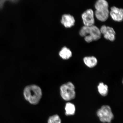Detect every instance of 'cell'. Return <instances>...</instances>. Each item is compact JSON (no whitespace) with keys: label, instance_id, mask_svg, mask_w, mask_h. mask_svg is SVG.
<instances>
[{"label":"cell","instance_id":"obj_5","mask_svg":"<svg viewBox=\"0 0 123 123\" xmlns=\"http://www.w3.org/2000/svg\"><path fill=\"white\" fill-rule=\"evenodd\" d=\"M97 115L101 122L110 123L113 119L114 115L110 106L104 105L97 112Z\"/></svg>","mask_w":123,"mask_h":123},{"label":"cell","instance_id":"obj_14","mask_svg":"<svg viewBox=\"0 0 123 123\" xmlns=\"http://www.w3.org/2000/svg\"><path fill=\"white\" fill-rule=\"evenodd\" d=\"M48 123H61V120L59 116L55 115L49 118Z\"/></svg>","mask_w":123,"mask_h":123},{"label":"cell","instance_id":"obj_13","mask_svg":"<svg viewBox=\"0 0 123 123\" xmlns=\"http://www.w3.org/2000/svg\"><path fill=\"white\" fill-rule=\"evenodd\" d=\"M65 114L66 115H71L74 114L76 108L74 104L70 102L67 103L65 107Z\"/></svg>","mask_w":123,"mask_h":123},{"label":"cell","instance_id":"obj_2","mask_svg":"<svg viewBox=\"0 0 123 123\" xmlns=\"http://www.w3.org/2000/svg\"><path fill=\"white\" fill-rule=\"evenodd\" d=\"M79 34L81 36L84 37L85 40L88 43L98 40L100 38L101 35L100 29L94 25L84 26L81 27Z\"/></svg>","mask_w":123,"mask_h":123},{"label":"cell","instance_id":"obj_8","mask_svg":"<svg viewBox=\"0 0 123 123\" xmlns=\"http://www.w3.org/2000/svg\"><path fill=\"white\" fill-rule=\"evenodd\" d=\"M110 14L112 19L115 21L120 22L123 20V10L115 6L111 7Z\"/></svg>","mask_w":123,"mask_h":123},{"label":"cell","instance_id":"obj_15","mask_svg":"<svg viewBox=\"0 0 123 123\" xmlns=\"http://www.w3.org/2000/svg\"><path fill=\"white\" fill-rule=\"evenodd\" d=\"M20 0H0V10L2 9L4 7L6 1L12 3H16L18 2Z\"/></svg>","mask_w":123,"mask_h":123},{"label":"cell","instance_id":"obj_9","mask_svg":"<svg viewBox=\"0 0 123 123\" xmlns=\"http://www.w3.org/2000/svg\"><path fill=\"white\" fill-rule=\"evenodd\" d=\"M61 24L67 28L71 27L74 25L75 20L74 18L69 14H65L62 17Z\"/></svg>","mask_w":123,"mask_h":123},{"label":"cell","instance_id":"obj_11","mask_svg":"<svg viewBox=\"0 0 123 123\" xmlns=\"http://www.w3.org/2000/svg\"><path fill=\"white\" fill-rule=\"evenodd\" d=\"M60 56L62 59L67 60L71 57L72 53L71 51L66 47H63L59 53Z\"/></svg>","mask_w":123,"mask_h":123},{"label":"cell","instance_id":"obj_12","mask_svg":"<svg viewBox=\"0 0 123 123\" xmlns=\"http://www.w3.org/2000/svg\"><path fill=\"white\" fill-rule=\"evenodd\" d=\"M98 91L100 94L103 96H107L108 92V86L103 82L99 83L98 86Z\"/></svg>","mask_w":123,"mask_h":123},{"label":"cell","instance_id":"obj_1","mask_svg":"<svg viewBox=\"0 0 123 123\" xmlns=\"http://www.w3.org/2000/svg\"><path fill=\"white\" fill-rule=\"evenodd\" d=\"M24 94L25 99L31 104L36 105L39 102L42 97V92L39 86L33 85L25 87Z\"/></svg>","mask_w":123,"mask_h":123},{"label":"cell","instance_id":"obj_10","mask_svg":"<svg viewBox=\"0 0 123 123\" xmlns=\"http://www.w3.org/2000/svg\"><path fill=\"white\" fill-rule=\"evenodd\" d=\"M84 62L87 67L92 68L96 66L98 64V60L94 56H86L83 59Z\"/></svg>","mask_w":123,"mask_h":123},{"label":"cell","instance_id":"obj_3","mask_svg":"<svg viewBox=\"0 0 123 123\" xmlns=\"http://www.w3.org/2000/svg\"><path fill=\"white\" fill-rule=\"evenodd\" d=\"M96 9L95 15L99 20L104 22L107 20L109 17L108 3L106 0H97L95 4Z\"/></svg>","mask_w":123,"mask_h":123},{"label":"cell","instance_id":"obj_7","mask_svg":"<svg viewBox=\"0 0 123 123\" xmlns=\"http://www.w3.org/2000/svg\"><path fill=\"white\" fill-rule=\"evenodd\" d=\"M100 30L106 39L111 41H114L116 33L113 28L103 25L101 27Z\"/></svg>","mask_w":123,"mask_h":123},{"label":"cell","instance_id":"obj_6","mask_svg":"<svg viewBox=\"0 0 123 123\" xmlns=\"http://www.w3.org/2000/svg\"><path fill=\"white\" fill-rule=\"evenodd\" d=\"M81 17L84 26H90L94 25V14L92 9H88L82 13Z\"/></svg>","mask_w":123,"mask_h":123},{"label":"cell","instance_id":"obj_4","mask_svg":"<svg viewBox=\"0 0 123 123\" xmlns=\"http://www.w3.org/2000/svg\"><path fill=\"white\" fill-rule=\"evenodd\" d=\"M75 87L71 82H68L61 86V96L64 100L68 101L74 99L76 96Z\"/></svg>","mask_w":123,"mask_h":123}]
</instances>
